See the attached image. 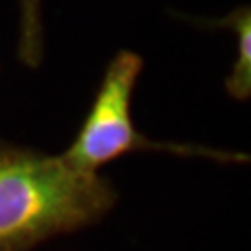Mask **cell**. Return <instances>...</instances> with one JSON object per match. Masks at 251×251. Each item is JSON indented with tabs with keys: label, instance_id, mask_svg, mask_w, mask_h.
<instances>
[{
	"label": "cell",
	"instance_id": "1",
	"mask_svg": "<svg viewBox=\"0 0 251 251\" xmlns=\"http://www.w3.org/2000/svg\"><path fill=\"white\" fill-rule=\"evenodd\" d=\"M120 201L111 178L61 153L0 140V251H36L100 224Z\"/></svg>",
	"mask_w": 251,
	"mask_h": 251
},
{
	"label": "cell",
	"instance_id": "2",
	"mask_svg": "<svg viewBox=\"0 0 251 251\" xmlns=\"http://www.w3.org/2000/svg\"><path fill=\"white\" fill-rule=\"evenodd\" d=\"M143 72V54L132 49L115 50L107 61L80 130L61 153L72 166L100 172L107 163L132 153H166L186 159H207L220 166L249 163V155L237 149L155 140L143 134L132 115V100Z\"/></svg>",
	"mask_w": 251,
	"mask_h": 251
},
{
	"label": "cell",
	"instance_id": "3",
	"mask_svg": "<svg viewBox=\"0 0 251 251\" xmlns=\"http://www.w3.org/2000/svg\"><path fill=\"white\" fill-rule=\"evenodd\" d=\"M176 19L197 29L228 31L234 38V59L224 77V92L237 103H247L251 99V6L237 4L216 17L207 15H188L182 11L172 13Z\"/></svg>",
	"mask_w": 251,
	"mask_h": 251
},
{
	"label": "cell",
	"instance_id": "4",
	"mask_svg": "<svg viewBox=\"0 0 251 251\" xmlns=\"http://www.w3.org/2000/svg\"><path fill=\"white\" fill-rule=\"evenodd\" d=\"M46 0H17L15 57L25 69H40L46 59Z\"/></svg>",
	"mask_w": 251,
	"mask_h": 251
},
{
	"label": "cell",
	"instance_id": "5",
	"mask_svg": "<svg viewBox=\"0 0 251 251\" xmlns=\"http://www.w3.org/2000/svg\"><path fill=\"white\" fill-rule=\"evenodd\" d=\"M0 69H2V65H0Z\"/></svg>",
	"mask_w": 251,
	"mask_h": 251
}]
</instances>
